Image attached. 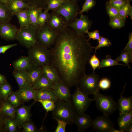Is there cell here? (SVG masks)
Instances as JSON below:
<instances>
[{"label":"cell","mask_w":132,"mask_h":132,"mask_svg":"<svg viewBox=\"0 0 132 132\" xmlns=\"http://www.w3.org/2000/svg\"><path fill=\"white\" fill-rule=\"evenodd\" d=\"M86 37L67 26L58 33L50 50L49 65L69 88L78 85L91 56L93 47Z\"/></svg>","instance_id":"obj_1"},{"label":"cell","mask_w":132,"mask_h":132,"mask_svg":"<svg viewBox=\"0 0 132 132\" xmlns=\"http://www.w3.org/2000/svg\"><path fill=\"white\" fill-rule=\"evenodd\" d=\"M55 108L52 111L53 119L61 120L69 124L74 123L78 115L71 99L66 101L61 99L55 103Z\"/></svg>","instance_id":"obj_2"},{"label":"cell","mask_w":132,"mask_h":132,"mask_svg":"<svg viewBox=\"0 0 132 132\" xmlns=\"http://www.w3.org/2000/svg\"><path fill=\"white\" fill-rule=\"evenodd\" d=\"M28 49V56L33 65L42 67L50 64V51L48 48L37 42Z\"/></svg>","instance_id":"obj_3"},{"label":"cell","mask_w":132,"mask_h":132,"mask_svg":"<svg viewBox=\"0 0 132 132\" xmlns=\"http://www.w3.org/2000/svg\"><path fill=\"white\" fill-rule=\"evenodd\" d=\"M74 93L71 95L73 106L78 114L84 113L87 109L93 99L89 98L88 94L78 85Z\"/></svg>","instance_id":"obj_4"},{"label":"cell","mask_w":132,"mask_h":132,"mask_svg":"<svg viewBox=\"0 0 132 132\" xmlns=\"http://www.w3.org/2000/svg\"><path fill=\"white\" fill-rule=\"evenodd\" d=\"M79 10V7L77 2L66 0L58 8L52 11L59 14L64 17L67 26L77 18Z\"/></svg>","instance_id":"obj_5"},{"label":"cell","mask_w":132,"mask_h":132,"mask_svg":"<svg viewBox=\"0 0 132 132\" xmlns=\"http://www.w3.org/2000/svg\"><path fill=\"white\" fill-rule=\"evenodd\" d=\"M93 96L97 107L103 113L104 116L109 117L117 109V103L111 97L105 96L99 92Z\"/></svg>","instance_id":"obj_6"},{"label":"cell","mask_w":132,"mask_h":132,"mask_svg":"<svg viewBox=\"0 0 132 132\" xmlns=\"http://www.w3.org/2000/svg\"><path fill=\"white\" fill-rule=\"evenodd\" d=\"M37 30L30 25L18 29L16 39L22 45L28 49L37 42L36 38Z\"/></svg>","instance_id":"obj_7"},{"label":"cell","mask_w":132,"mask_h":132,"mask_svg":"<svg viewBox=\"0 0 132 132\" xmlns=\"http://www.w3.org/2000/svg\"><path fill=\"white\" fill-rule=\"evenodd\" d=\"M99 75L95 72L88 75L85 74L79 79L78 85L88 94L94 95L99 92Z\"/></svg>","instance_id":"obj_8"},{"label":"cell","mask_w":132,"mask_h":132,"mask_svg":"<svg viewBox=\"0 0 132 132\" xmlns=\"http://www.w3.org/2000/svg\"><path fill=\"white\" fill-rule=\"evenodd\" d=\"M58 34L46 23L37 31L36 36L37 42L48 48L52 46Z\"/></svg>","instance_id":"obj_9"},{"label":"cell","mask_w":132,"mask_h":132,"mask_svg":"<svg viewBox=\"0 0 132 132\" xmlns=\"http://www.w3.org/2000/svg\"><path fill=\"white\" fill-rule=\"evenodd\" d=\"M46 24L53 30L58 33L62 31L67 26L64 17L53 11L49 13Z\"/></svg>","instance_id":"obj_10"},{"label":"cell","mask_w":132,"mask_h":132,"mask_svg":"<svg viewBox=\"0 0 132 132\" xmlns=\"http://www.w3.org/2000/svg\"><path fill=\"white\" fill-rule=\"evenodd\" d=\"M92 24V21L89 19L88 16L82 14H80L79 18H77L67 26L72 28L79 34L85 35L90 29Z\"/></svg>","instance_id":"obj_11"},{"label":"cell","mask_w":132,"mask_h":132,"mask_svg":"<svg viewBox=\"0 0 132 132\" xmlns=\"http://www.w3.org/2000/svg\"><path fill=\"white\" fill-rule=\"evenodd\" d=\"M113 123L109 117L103 116H98L93 120L92 127L97 132H108L113 127Z\"/></svg>","instance_id":"obj_12"},{"label":"cell","mask_w":132,"mask_h":132,"mask_svg":"<svg viewBox=\"0 0 132 132\" xmlns=\"http://www.w3.org/2000/svg\"><path fill=\"white\" fill-rule=\"evenodd\" d=\"M18 29L9 22L0 24V37L7 41L16 39Z\"/></svg>","instance_id":"obj_13"},{"label":"cell","mask_w":132,"mask_h":132,"mask_svg":"<svg viewBox=\"0 0 132 132\" xmlns=\"http://www.w3.org/2000/svg\"><path fill=\"white\" fill-rule=\"evenodd\" d=\"M32 105H23L16 109V117L14 119L17 123L18 128H21L24 123L30 121L31 115L30 110Z\"/></svg>","instance_id":"obj_14"},{"label":"cell","mask_w":132,"mask_h":132,"mask_svg":"<svg viewBox=\"0 0 132 132\" xmlns=\"http://www.w3.org/2000/svg\"><path fill=\"white\" fill-rule=\"evenodd\" d=\"M53 89L56 96L59 99L66 101L70 99L69 88L61 80L53 85Z\"/></svg>","instance_id":"obj_15"},{"label":"cell","mask_w":132,"mask_h":132,"mask_svg":"<svg viewBox=\"0 0 132 132\" xmlns=\"http://www.w3.org/2000/svg\"><path fill=\"white\" fill-rule=\"evenodd\" d=\"M93 120L90 116L85 112L78 114L74 122L77 126L78 132H83L92 127Z\"/></svg>","instance_id":"obj_16"},{"label":"cell","mask_w":132,"mask_h":132,"mask_svg":"<svg viewBox=\"0 0 132 132\" xmlns=\"http://www.w3.org/2000/svg\"><path fill=\"white\" fill-rule=\"evenodd\" d=\"M126 85L124 87L123 91L120 94V98L118 100L117 108L119 115L128 113L132 110V96L126 97L123 96Z\"/></svg>","instance_id":"obj_17"},{"label":"cell","mask_w":132,"mask_h":132,"mask_svg":"<svg viewBox=\"0 0 132 132\" xmlns=\"http://www.w3.org/2000/svg\"><path fill=\"white\" fill-rule=\"evenodd\" d=\"M27 72L29 86L32 87L42 75V67L32 65Z\"/></svg>","instance_id":"obj_18"},{"label":"cell","mask_w":132,"mask_h":132,"mask_svg":"<svg viewBox=\"0 0 132 132\" xmlns=\"http://www.w3.org/2000/svg\"><path fill=\"white\" fill-rule=\"evenodd\" d=\"M16 92L23 103L28 102L32 99L35 100V99L36 90L31 86L19 88Z\"/></svg>","instance_id":"obj_19"},{"label":"cell","mask_w":132,"mask_h":132,"mask_svg":"<svg viewBox=\"0 0 132 132\" xmlns=\"http://www.w3.org/2000/svg\"><path fill=\"white\" fill-rule=\"evenodd\" d=\"M42 75L53 85L61 80L56 70L50 65L42 67Z\"/></svg>","instance_id":"obj_20"},{"label":"cell","mask_w":132,"mask_h":132,"mask_svg":"<svg viewBox=\"0 0 132 132\" xmlns=\"http://www.w3.org/2000/svg\"><path fill=\"white\" fill-rule=\"evenodd\" d=\"M5 5L14 15L17 12L27 9L31 6L23 0H9Z\"/></svg>","instance_id":"obj_21"},{"label":"cell","mask_w":132,"mask_h":132,"mask_svg":"<svg viewBox=\"0 0 132 132\" xmlns=\"http://www.w3.org/2000/svg\"><path fill=\"white\" fill-rule=\"evenodd\" d=\"M59 99L55 95L53 89H41L36 90V94L35 100H51L55 103Z\"/></svg>","instance_id":"obj_22"},{"label":"cell","mask_w":132,"mask_h":132,"mask_svg":"<svg viewBox=\"0 0 132 132\" xmlns=\"http://www.w3.org/2000/svg\"><path fill=\"white\" fill-rule=\"evenodd\" d=\"M27 10L30 25L35 28L37 31L38 30L40 27L37 21L38 15L39 12L43 9L31 5Z\"/></svg>","instance_id":"obj_23"},{"label":"cell","mask_w":132,"mask_h":132,"mask_svg":"<svg viewBox=\"0 0 132 132\" xmlns=\"http://www.w3.org/2000/svg\"><path fill=\"white\" fill-rule=\"evenodd\" d=\"M19 88L29 86L26 70L14 69L12 72Z\"/></svg>","instance_id":"obj_24"},{"label":"cell","mask_w":132,"mask_h":132,"mask_svg":"<svg viewBox=\"0 0 132 132\" xmlns=\"http://www.w3.org/2000/svg\"><path fill=\"white\" fill-rule=\"evenodd\" d=\"M33 65L28 57L22 56L14 60L12 66L14 69L27 70Z\"/></svg>","instance_id":"obj_25"},{"label":"cell","mask_w":132,"mask_h":132,"mask_svg":"<svg viewBox=\"0 0 132 132\" xmlns=\"http://www.w3.org/2000/svg\"><path fill=\"white\" fill-rule=\"evenodd\" d=\"M117 121L119 129L124 132L125 128L132 123V111L120 115Z\"/></svg>","instance_id":"obj_26"},{"label":"cell","mask_w":132,"mask_h":132,"mask_svg":"<svg viewBox=\"0 0 132 132\" xmlns=\"http://www.w3.org/2000/svg\"><path fill=\"white\" fill-rule=\"evenodd\" d=\"M14 15L18 18L20 28L30 25L27 9L19 11Z\"/></svg>","instance_id":"obj_27"},{"label":"cell","mask_w":132,"mask_h":132,"mask_svg":"<svg viewBox=\"0 0 132 132\" xmlns=\"http://www.w3.org/2000/svg\"><path fill=\"white\" fill-rule=\"evenodd\" d=\"M16 108L7 99L3 100L2 110L7 116L14 119L16 117Z\"/></svg>","instance_id":"obj_28"},{"label":"cell","mask_w":132,"mask_h":132,"mask_svg":"<svg viewBox=\"0 0 132 132\" xmlns=\"http://www.w3.org/2000/svg\"><path fill=\"white\" fill-rule=\"evenodd\" d=\"M13 16L5 5L0 2V24L9 22Z\"/></svg>","instance_id":"obj_29"},{"label":"cell","mask_w":132,"mask_h":132,"mask_svg":"<svg viewBox=\"0 0 132 132\" xmlns=\"http://www.w3.org/2000/svg\"><path fill=\"white\" fill-rule=\"evenodd\" d=\"M53 85L45 77L42 75L39 79L32 87L36 90L53 89Z\"/></svg>","instance_id":"obj_30"},{"label":"cell","mask_w":132,"mask_h":132,"mask_svg":"<svg viewBox=\"0 0 132 132\" xmlns=\"http://www.w3.org/2000/svg\"><path fill=\"white\" fill-rule=\"evenodd\" d=\"M116 60L112 59L110 55H106L104 59H102L98 67V69L117 65L126 66L125 64L119 63Z\"/></svg>","instance_id":"obj_31"},{"label":"cell","mask_w":132,"mask_h":132,"mask_svg":"<svg viewBox=\"0 0 132 132\" xmlns=\"http://www.w3.org/2000/svg\"><path fill=\"white\" fill-rule=\"evenodd\" d=\"M12 91L11 86L8 82L0 85V98L6 99Z\"/></svg>","instance_id":"obj_32"},{"label":"cell","mask_w":132,"mask_h":132,"mask_svg":"<svg viewBox=\"0 0 132 132\" xmlns=\"http://www.w3.org/2000/svg\"><path fill=\"white\" fill-rule=\"evenodd\" d=\"M5 131L9 132H15L17 127V123L14 119L7 117L4 122Z\"/></svg>","instance_id":"obj_33"},{"label":"cell","mask_w":132,"mask_h":132,"mask_svg":"<svg viewBox=\"0 0 132 132\" xmlns=\"http://www.w3.org/2000/svg\"><path fill=\"white\" fill-rule=\"evenodd\" d=\"M105 8L110 20L115 18H121L119 15V11L111 6L108 1L106 3Z\"/></svg>","instance_id":"obj_34"},{"label":"cell","mask_w":132,"mask_h":132,"mask_svg":"<svg viewBox=\"0 0 132 132\" xmlns=\"http://www.w3.org/2000/svg\"><path fill=\"white\" fill-rule=\"evenodd\" d=\"M7 99L16 108L23 103L16 92L12 90Z\"/></svg>","instance_id":"obj_35"},{"label":"cell","mask_w":132,"mask_h":132,"mask_svg":"<svg viewBox=\"0 0 132 132\" xmlns=\"http://www.w3.org/2000/svg\"><path fill=\"white\" fill-rule=\"evenodd\" d=\"M125 22L122 18H117L110 20L108 24L113 29H119L124 26Z\"/></svg>","instance_id":"obj_36"},{"label":"cell","mask_w":132,"mask_h":132,"mask_svg":"<svg viewBox=\"0 0 132 132\" xmlns=\"http://www.w3.org/2000/svg\"><path fill=\"white\" fill-rule=\"evenodd\" d=\"M49 13V11L47 9L43 11L41 10L39 12L37 17V21L40 27L44 25L46 23L47 20Z\"/></svg>","instance_id":"obj_37"},{"label":"cell","mask_w":132,"mask_h":132,"mask_svg":"<svg viewBox=\"0 0 132 132\" xmlns=\"http://www.w3.org/2000/svg\"><path fill=\"white\" fill-rule=\"evenodd\" d=\"M40 102L45 110L47 114L49 111H52L55 105V102L51 100H39L36 101Z\"/></svg>","instance_id":"obj_38"},{"label":"cell","mask_w":132,"mask_h":132,"mask_svg":"<svg viewBox=\"0 0 132 132\" xmlns=\"http://www.w3.org/2000/svg\"><path fill=\"white\" fill-rule=\"evenodd\" d=\"M96 4L95 0H85L81 10L78 12V14H82L85 12H88V11L94 6Z\"/></svg>","instance_id":"obj_39"},{"label":"cell","mask_w":132,"mask_h":132,"mask_svg":"<svg viewBox=\"0 0 132 132\" xmlns=\"http://www.w3.org/2000/svg\"><path fill=\"white\" fill-rule=\"evenodd\" d=\"M98 41V44L95 47H93L95 50V53L97 49H100L103 47H109L112 45V43L109 39L103 36H100Z\"/></svg>","instance_id":"obj_40"},{"label":"cell","mask_w":132,"mask_h":132,"mask_svg":"<svg viewBox=\"0 0 132 132\" xmlns=\"http://www.w3.org/2000/svg\"><path fill=\"white\" fill-rule=\"evenodd\" d=\"M66 0H48L46 9L48 11L54 10L58 8Z\"/></svg>","instance_id":"obj_41"},{"label":"cell","mask_w":132,"mask_h":132,"mask_svg":"<svg viewBox=\"0 0 132 132\" xmlns=\"http://www.w3.org/2000/svg\"><path fill=\"white\" fill-rule=\"evenodd\" d=\"M111 85L110 80L108 78L105 77L99 80L98 85L99 90H104L109 88Z\"/></svg>","instance_id":"obj_42"},{"label":"cell","mask_w":132,"mask_h":132,"mask_svg":"<svg viewBox=\"0 0 132 132\" xmlns=\"http://www.w3.org/2000/svg\"><path fill=\"white\" fill-rule=\"evenodd\" d=\"M24 132H36L39 131L34 124L30 121L24 123L22 125Z\"/></svg>","instance_id":"obj_43"},{"label":"cell","mask_w":132,"mask_h":132,"mask_svg":"<svg viewBox=\"0 0 132 132\" xmlns=\"http://www.w3.org/2000/svg\"><path fill=\"white\" fill-rule=\"evenodd\" d=\"M131 1V0H109L108 1L111 6L119 11L128 2Z\"/></svg>","instance_id":"obj_44"},{"label":"cell","mask_w":132,"mask_h":132,"mask_svg":"<svg viewBox=\"0 0 132 132\" xmlns=\"http://www.w3.org/2000/svg\"><path fill=\"white\" fill-rule=\"evenodd\" d=\"M130 1L128 2L124 6L121 8L119 11V13L120 17L125 22L129 10L131 6Z\"/></svg>","instance_id":"obj_45"},{"label":"cell","mask_w":132,"mask_h":132,"mask_svg":"<svg viewBox=\"0 0 132 132\" xmlns=\"http://www.w3.org/2000/svg\"><path fill=\"white\" fill-rule=\"evenodd\" d=\"M127 53L131 62H132V33L129 35V39L126 45L123 49Z\"/></svg>","instance_id":"obj_46"},{"label":"cell","mask_w":132,"mask_h":132,"mask_svg":"<svg viewBox=\"0 0 132 132\" xmlns=\"http://www.w3.org/2000/svg\"><path fill=\"white\" fill-rule=\"evenodd\" d=\"M3 100L0 98V132L5 131L4 122L6 119L7 117L2 110Z\"/></svg>","instance_id":"obj_47"},{"label":"cell","mask_w":132,"mask_h":132,"mask_svg":"<svg viewBox=\"0 0 132 132\" xmlns=\"http://www.w3.org/2000/svg\"><path fill=\"white\" fill-rule=\"evenodd\" d=\"M89 62L92 68L93 72H95V69L99 67L100 61L99 59L95 54L91 55L90 58Z\"/></svg>","instance_id":"obj_48"},{"label":"cell","mask_w":132,"mask_h":132,"mask_svg":"<svg viewBox=\"0 0 132 132\" xmlns=\"http://www.w3.org/2000/svg\"><path fill=\"white\" fill-rule=\"evenodd\" d=\"M58 123V125L55 130V132H65L66 128V125L68 124L67 122L64 121L56 120Z\"/></svg>","instance_id":"obj_49"},{"label":"cell","mask_w":132,"mask_h":132,"mask_svg":"<svg viewBox=\"0 0 132 132\" xmlns=\"http://www.w3.org/2000/svg\"><path fill=\"white\" fill-rule=\"evenodd\" d=\"M86 34H87V35L86 37H89V38L88 39L89 40L91 39L98 40L100 36L99 31L97 30L92 32L88 31L86 32Z\"/></svg>","instance_id":"obj_50"},{"label":"cell","mask_w":132,"mask_h":132,"mask_svg":"<svg viewBox=\"0 0 132 132\" xmlns=\"http://www.w3.org/2000/svg\"><path fill=\"white\" fill-rule=\"evenodd\" d=\"M121 51V53L120 56L125 60L126 62V66H127L129 68H131L129 65V63L131 62L127 53L126 51L123 50Z\"/></svg>","instance_id":"obj_51"},{"label":"cell","mask_w":132,"mask_h":132,"mask_svg":"<svg viewBox=\"0 0 132 132\" xmlns=\"http://www.w3.org/2000/svg\"><path fill=\"white\" fill-rule=\"evenodd\" d=\"M16 44L15 43L0 46V54L5 53L6 51L11 48L16 46Z\"/></svg>","instance_id":"obj_52"},{"label":"cell","mask_w":132,"mask_h":132,"mask_svg":"<svg viewBox=\"0 0 132 132\" xmlns=\"http://www.w3.org/2000/svg\"><path fill=\"white\" fill-rule=\"evenodd\" d=\"M7 82V79L5 76L0 73V85Z\"/></svg>","instance_id":"obj_53"},{"label":"cell","mask_w":132,"mask_h":132,"mask_svg":"<svg viewBox=\"0 0 132 132\" xmlns=\"http://www.w3.org/2000/svg\"><path fill=\"white\" fill-rule=\"evenodd\" d=\"M132 132V123H131L125 128L124 132Z\"/></svg>","instance_id":"obj_54"},{"label":"cell","mask_w":132,"mask_h":132,"mask_svg":"<svg viewBox=\"0 0 132 132\" xmlns=\"http://www.w3.org/2000/svg\"><path fill=\"white\" fill-rule=\"evenodd\" d=\"M108 132H123V131L119 129H116L114 127L111 128L108 131Z\"/></svg>","instance_id":"obj_55"},{"label":"cell","mask_w":132,"mask_h":132,"mask_svg":"<svg viewBox=\"0 0 132 132\" xmlns=\"http://www.w3.org/2000/svg\"><path fill=\"white\" fill-rule=\"evenodd\" d=\"M127 15L130 16L131 19H132V6L130 8L128 12Z\"/></svg>","instance_id":"obj_56"},{"label":"cell","mask_w":132,"mask_h":132,"mask_svg":"<svg viewBox=\"0 0 132 132\" xmlns=\"http://www.w3.org/2000/svg\"><path fill=\"white\" fill-rule=\"evenodd\" d=\"M9 0H0V2L4 4H5Z\"/></svg>","instance_id":"obj_57"},{"label":"cell","mask_w":132,"mask_h":132,"mask_svg":"<svg viewBox=\"0 0 132 132\" xmlns=\"http://www.w3.org/2000/svg\"><path fill=\"white\" fill-rule=\"evenodd\" d=\"M69 0L70 1H74V2H77V1H79V0Z\"/></svg>","instance_id":"obj_58"},{"label":"cell","mask_w":132,"mask_h":132,"mask_svg":"<svg viewBox=\"0 0 132 132\" xmlns=\"http://www.w3.org/2000/svg\"></svg>","instance_id":"obj_59"}]
</instances>
